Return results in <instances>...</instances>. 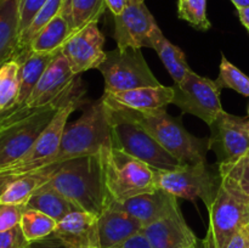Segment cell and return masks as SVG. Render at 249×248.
Masks as SVG:
<instances>
[{"label":"cell","mask_w":249,"mask_h":248,"mask_svg":"<svg viewBox=\"0 0 249 248\" xmlns=\"http://www.w3.org/2000/svg\"><path fill=\"white\" fill-rule=\"evenodd\" d=\"M57 165L24 173L0 182V203L26 206L34 192L45 185L55 174Z\"/></svg>","instance_id":"obj_21"},{"label":"cell","mask_w":249,"mask_h":248,"mask_svg":"<svg viewBox=\"0 0 249 248\" xmlns=\"http://www.w3.org/2000/svg\"><path fill=\"white\" fill-rule=\"evenodd\" d=\"M99 216L83 211H74L61 219L53 235L65 248H100Z\"/></svg>","instance_id":"obj_18"},{"label":"cell","mask_w":249,"mask_h":248,"mask_svg":"<svg viewBox=\"0 0 249 248\" xmlns=\"http://www.w3.org/2000/svg\"><path fill=\"white\" fill-rule=\"evenodd\" d=\"M157 189L169 192L177 198H201L209 208L219 186V170L207 162L180 164L173 169H156Z\"/></svg>","instance_id":"obj_7"},{"label":"cell","mask_w":249,"mask_h":248,"mask_svg":"<svg viewBox=\"0 0 249 248\" xmlns=\"http://www.w3.org/2000/svg\"><path fill=\"white\" fill-rule=\"evenodd\" d=\"M48 184L79 211L99 216L106 208V189L100 155L73 158L57 165Z\"/></svg>","instance_id":"obj_2"},{"label":"cell","mask_w":249,"mask_h":248,"mask_svg":"<svg viewBox=\"0 0 249 248\" xmlns=\"http://www.w3.org/2000/svg\"><path fill=\"white\" fill-rule=\"evenodd\" d=\"M104 184L108 202H123L155 191V172L151 165L112 145L100 152Z\"/></svg>","instance_id":"obj_5"},{"label":"cell","mask_w":249,"mask_h":248,"mask_svg":"<svg viewBox=\"0 0 249 248\" xmlns=\"http://www.w3.org/2000/svg\"><path fill=\"white\" fill-rule=\"evenodd\" d=\"M26 208L41 212V213L55 219L57 223L67 214L74 211H79L70 199L56 191L48 182L34 192L33 196L27 202Z\"/></svg>","instance_id":"obj_26"},{"label":"cell","mask_w":249,"mask_h":248,"mask_svg":"<svg viewBox=\"0 0 249 248\" xmlns=\"http://www.w3.org/2000/svg\"><path fill=\"white\" fill-rule=\"evenodd\" d=\"M151 48L155 49L156 53H158L160 61L167 68L175 84H180L191 71L184 51L179 46L170 43L162 33L160 27L153 32L151 36Z\"/></svg>","instance_id":"obj_25"},{"label":"cell","mask_w":249,"mask_h":248,"mask_svg":"<svg viewBox=\"0 0 249 248\" xmlns=\"http://www.w3.org/2000/svg\"><path fill=\"white\" fill-rule=\"evenodd\" d=\"M143 229L142 224L113 203H108L99 215L100 248H113Z\"/></svg>","instance_id":"obj_20"},{"label":"cell","mask_w":249,"mask_h":248,"mask_svg":"<svg viewBox=\"0 0 249 248\" xmlns=\"http://www.w3.org/2000/svg\"><path fill=\"white\" fill-rule=\"evenodd\" d=\"M219 186L209 212V248H226L233 236L249 225V152L219 163Z\"/></svg>","instance_id":"obj_1"},{"label":"cell","mask_w":249,"mask_h":248,"mask_svg":"<svg viewBox=\"0 0 249 248\" xmlns=\"http://www.w3.org/2000/svg\"><path fill=\"white\" fill-rule=\"evenodd\" d=\"M152 248H195L197 237L181 211L142 229Z\"/></svg>","instance_id":"obj_19"},{"label":"cell","mask_w":249,"mask_h":248,"mask_svg":"<svg viewBox=\"0 0 249 248\" xmlns=\"http://www.w3.org/2000/svg\"><path fill=\"white\" fill-rule=\"evenodd\" d=\"M70 96L40 108L32 109L28 114L0 131V169L16 162L31 150L53 121L61 105Z\"/></svg>","instance_id":"obj_10"},{"label":"cell","mask_w":249,"mask_h":248,"mask_svg":"<svg viewBox=\"0 0 249 248\" xmlns=\"http://www.w3.org/2000/svg\"><path fill=\"white\" fill-rule=\"evenodd\" d=\"M19 92V62L16 58L0 66V113L17 106Z\"/></svg>","instance_id":"obj_28"},{"label":"cell","mask_w":249,"mask_h":248,"mask_svg":"<svg viewBox=\"0 0 249 248\" xmlns=\"http://www.w3.org/2000/svg\"><path fill=\"white\" fill-rule=\"evenodd\" d=\"M172 104L184 113L192 114L206 122L209 126L224 111L220 102L221 89L215 80L198 75L190 71L180 84H175Z\"/></svg>","instance_id":"obj_11"},{"label":"cell","mask_w":249,"mask_h":248,"mask_svg":"<svg viewBox=\"0 0 249 248\" xmlns=\"http://www.w3.org/2000/svg\"><path fill=\"white\" fill-rule=\"evenodd\" d=\"M113 248H152L151 247V243L148 241L147 236L145 235L142 230L139 231L135 235L130 236L129 238H126L125 241H123L122 243L117 245Z\"/></svg>","instance_id":"obj_37"},{"label":"cell","mask_w":249,"mask_h":248,"mask_svg":"<svg viewBox=\"0 0 249 248\" xmlns=\"http://www.w3.org/2000/svg\"><path fill=\"white\" fill-rule=\"evenodd\" d=\"M215 83L220 89L228 88L235 90L243 96L249 97V78L224 55L221 56L220 71Z\"/></svg>","instance_id":"obj_31"},{"label":"cell","mask_w":249,"mask_h":248,"mask_svg":"<svg viewBox=\"0 0 249 248\" xmlns=\"http://www.w3.org/2000/svg\"><path fill=\"white\" fill-rule=\"evenodd\" d=\"M236 9H242V7H249V0H231Z\"/></svg>","instance_id":"obj_42"},{"label":"cell","mask_w":249,"mask_h":248,"mask_svg":"<svg viewBox=\"0 0 249 248\" xmlns=\"http://www.w3.org/2000/svg\"><path fill=\"white\" fill-rule=\"evenodd\" d=\"M140 1H145V0H140Z\"/></svg>","instance_id":"obj_44"},{"label":"cell","mask_w":249,"mask_h":248,"mask_svg":"<svg viewBox=\"0 0 249 248\" xmlns=\"http://www.w3.org/2000/svg\"><path fill=\"white\" fill-rule=\"evenodd\" d=\"M56 225H57V221L55 219L36 209L29 208H24L21 221H19V226H21L24 237L31 243L53 235Z\"/></svg>","instance_id":"obj_29"},{"label":"cell","mask_w":249,"mask_h":248,"mask_svg":"<svg viewBox=\"0 0 249 248\" xmlns=\"http://www.w3.org/2000/svg\"><path fill=\"white\" fill-rule=\"evenodd\" d=\"M238 18H240L241 23L245 26V28L247 29L249 33V7H242V9L237 10Z\"/></svg>","instance_id":"obj_41"},{"label":"cell","mask_w":249,"mask_h":248,"mask_svg":"<svg viewBox=\"0 0 249 248\" xmlns=\"http://www.w3.org/2000/svg\"><path fill=\"white\" fill-rule=\"evenodd\" d=\"M63 0H48L44 4V6L36 12L34 18L32 19L31 24L27 27L26 31L19 35V45H18V53L24 50H28L32 40L36 38V34L46 26L50 23L56 16L60 15L61 6H62ZM17 53V55H18Z\"/></svg>","instance_id":"obj_30"},{"label":"cell","mask_w":249,"mask_h":248,"mask_svg":"<svg viewBox=\"0 0 249 248\" xmlns=\"http://www.w3.org/2000/svg\"><path fill=\"white\" fill-rule=\"evenodd\" d=\"M29 245L31 242L24 237L19 225L11 230L0 231V248H28Z\"/></svg>","instance_id":"obj_35"},{"label":"cell","mask_w":249,"mask_h":248,"mask_svg":"<svg viewBox=\"0 0 249 248\" xmlns=\"http://www.w3.org/2000/svg\"><path fill=\"white\" fill-rule=\"evenodd\" d=\"M80 96L82 95L79 92L73 91V94L61 105L53 121L41 133L31 150L16 162L0 169V182L24 173L40 169L41 165L55 155L60 147L63 133L68 124V117L78 108Z\"/></svg>","instance_id":"obj_8"},{"label":"cell","mask_w":249,"mask_h":248,"mask_svg":"<svg viewBox=\"0 0 249 248\" xmlns=\"http://www.w3.org/2000/svg\"><path fill=\"white\" fill-rule=\"evenodd\" d=\"M71 35L70 27L58 15L36 34L29 45V50L39 53H60Z\"/></svg>","instance_id":"obj_27"},{"label":"cell","mask_w":249,"mask_h":248,"mask_svg":"<svg viewBox=\"0 0 249 248\" xmlns=\"http://www.w3.org/2000/svg\"><path fill=\"white\" fill-rule=\"evenodd\" d=\"M105 104L111 108H125L133 111H156L165 109L172 104L174 88L158 85L143 87L118 92H104Z\"/></svg>","instance_id":"obj_17"},{"label":"cell","mask_w":249,"mask_h":248,"mask_svg":"<svg viewBox=\"0 0 249 248\" xmlns=\"http://www.w3.org/2000/svg\"><path fill=\"white\" fill-rule=\"evenodd\" d=\"M106 7L105 0H63L60 16L74 34L89 24L97 23Z\"/></svg>","instance_id":"obj_24"},{"label":"cell","mask_w":249,"mask_h":248,"mask_svg":"<svg viewBox=\"0 0 249 248\" xmlns=\"http://www.w3.org/2000/svg\"><path fill=\"white\" fill-rule=\"evenodd\" d=\"M75 77L77 75L72 72L67 58L60 53L44 71L43 75L29 95L26 106L29 108H40L70 96L74 91Z\"/></svg>","instance_id":"obj_14"},{"label":"cell","mask_w":249,"mask_h":248,"mask_svg":"<svg viewBox=\"0 0 249 248\" xmlns=\"http://www.w3.org/2000/svg\"><path fill=\"white\" fill-rule=\"evenodd\" d=\"M226 248H249V241L246 226L233 236L232 240L230 241V243H229Z\"/></svg>","instance_id":"obj_38"},{"label":"cell","mask_w":249,"mask_h":248,"mask_svg":"<svg viewBox=\"0 0 249 248\" xmlns=\"http://www.w3.org/2000/svg\"><path fill=\"white\" fill-rule=\"evenodd\" d=\"M104 44L105 36L97 23H91L72 34L62 46L61 53L67 58L72 72L79 75L85 71L99 68L104 62L106 58Z\"/></svg>","instance_id":"obj_15"},{"label":"cell","mask_w":249,"mask_h":248,"mask_svg":"<svg viewBox=\"0 0 249 248\" xmlns=\"http://www.w3.org/2000/svg\"><path fill=\"white\" fill-rule=\"evenodd\" d=\"M26 206L0 203V231H7L19 225Z\"/></svg>","instance_id":"obj_33"},{"label":"cell","mask_w":249,"mask_h":248,"mask_svg":"<svg viewBox=\"0 0 249 248\" xmlns=\"http://www.w3.org/2000/svg\"><path fill=\"white\" fill-rule=\"evenodd\" d=\"M140 221L143 228L178 213V198L162 189L138 195L123 202H109Z\"/></svg>","instance_id":"obj_16"},{"label":"cell","mask_w":249,"mask_h":248,"mask_svg":"<svg viewBox=\"0 0 249 248\" xmlns=\"http://www.w3.org/2000/svg\"><path fill=\"white\" fill-rule=\"evenodd\" d=\"M246 229H247V235H248V241H249V225L246 226Z\"/></svg>","instance_id":"obj_43"},{"label":"cell","mask_w":249,"mask_h":248,"mask_svg":"<svg viewBox=\"0 0 249 248\" xmlns=\"http://www.w3.org/2000/svg\"><path fill=\"white\" fill-rule=\"evenodd\" d=\"M109 108L112 146L147 163L156 169H173L179 160L168 153L142 126L122 109Z\"/></svg>","instance_id":"obj_6"},{"label":"cell","mask_w":249,"mask_h":248,"mask_svg":"<svg viewBox=\"0 0 249 248\" xmlns=\"http://www.w3.org/2000/svg\"><path fill=\"white\" fill-rule=\"evenodd\" d=\"M211 150L219 163L230 162L249 152V117H238L223 111L211 125Z\"/></svg>","instance_id":"obj_12"},{"label":"cell","mask_w":249,"mask_h":248,"mask_svg":"<svg viewBox=\"0 0 249 248\" xmlns=\"http://www.w3.org/2000/svg\"><path fill=\"white\" fill-rule=\"evenodd\" d=\"M97 70L104 77L105 92L160 85L141 50L136 48H117L107 51L106 58Z\"/></svg>","instance_id":"obj_9"},{"label":"cell","mask_w":249,"mask_h":248,"mask_svg":"<svg viewBox=\"0 0 249 248\" xmlns=\"http://www.w3.org/2000/svg\"><path fill=\"white\" fill-rule=\"evenodd\" d=\"M109 145H112L109 108L100 97L83 111L77 121L67 124L60 147L40 169L73 158L100 155L102 148Z\"/></svg>","instance_id":"obj_3"},{"label":"cell","mask_w":249,"mask_h":248,"mask_svg":"<svg viewBox=\"0 0 249 248\" xmlns=\"http://www.w3.org/2000/svg\"><path fill=\"white\" fill-rule=\"evenodd\" d=\"M157 28V22L145 1L128 0L123 14L114 16L117 48H151V36Z\"/></svg>","instance_id":"obj_13"},{"label":"cell","mask_w":249,"mask_h":248,"mask_svg":"<svg viewBox=\"0 0 249 248\" xmlns=\"http://www.w3.org/2000/svg\"><path fill=\"white\" fill-rule=\"evenodd\" d=\"M248 117H249V116H248Z\"/></svg>","instance_id":"obj_45"},{"label":"cell","mask_w":249,"mask_h":248,"mask_svg":"<svg viewBox=\"0 0 249 248\" xmlns=\"http://www.w3.org/2000/svg\"><path fill=\"white\" fill-rule=\"evenodd\" d=\"M60 53H39L28 49L15 56L14 58L19 62V92L17 106L26 105L29 95L43 75L44 71L60 55Z\"/></svg>","instance_id":"obj_22"},{"label":"cell","mask_w":249,"mask_h":248,"mask_svg":"<svg viewBox=\"0 0 249 248\" xmlns=\"http://www.w3.org/2000/svg\"><path fill=\"white\" fill-rule=\"evenodd\" d=\"M28 248H65L62 243L57 240L53 235L49 236V237L43 238V240L36 241L29 245Z\"/></svg>","instance_id":"obj_39"},{"label":"cell","mask_w":249,"mask_h":248,"mask_svg":"<svg viewBox=\"0 0 249 248\" xmlns=\"http://www.w3.org/2000/svg\"><path fill=\"white\" fill-rule=\"evenodd\" d=\"M178 16L198 31L206 32L212 27L207 16V0H178Z\"/></svg>","instance_id":"obj_32"},{"label":"cell","mask_w":249,"mask_h":248,"mask_svg":"<svg viewBox=\"0 0 249 248\" xmlns=\"http://www.w3.org/2000/svg\"><path fill=\"white\" fill-rule=\"evenodd\" d=\"M19 1L0 0V66L18 53Z\"/></svg>","instance_id":"obj_23"},{"label":"cell","mask_w":249,"mask_h":248,"mask_svg":"<svg viewBox=\"0 0 249 248\" xmlns=\"http://www.w3.org/2000/svg\"><path fill=\"white\" fill-rule=\"evenodd\" d=\"M105 1H106V6L113 14V16H119V15L123 14L126 4H128V0H105Z\"/></svg>","instance_id":"obj_40"},{"label":"cell","mask_w":249,"mask_h":248,"mask_svg":"<svg viewBox=\"0 0 249 248\" xmlns=\"http://www.w3.org/2000/svg\"><path fill=\"white\" fill-rule=\"evenodd\" d=\"M32 109L34 108H29L28 106L24 105V106H16L12 109H10V111L0 113V131L4 130L6 126H9L10 124L16 122L17 119L22 118L23 116L28 114Z\"/></svg>","instance_id":"obj_36"},{"label":"cell","mask_w":249,"mask_h":248,"mask_svg":"<svg viewBox=\"0 0 249 248\" xmlns=\"http://www.w3.org/2000/svg\"><path fill=\"white\" fill-rule=\"evenodd\" d=\"M122 109L126 116L142 126L168 153L179 160L180 164L207 162V153L211 150L209 138H197L189 133L181 122L168 114L165 109Z\"/></svg>","instance_id":"obj_4"},{"label":"cell","mask_w":249,"mask_h":248,"mask_svg":"<svg viewBox=\"0 0 249 248\" xmlns=\"http://www.w3.org/2000/svg\"><path fill=\"white\" fill-rule=\"evenodd\" d=\"M48 0H21L19 1V29L21 34L31 24L36 12L44 6Z\"/></svg>","instance_id":"obj_34"}]
</instances>
